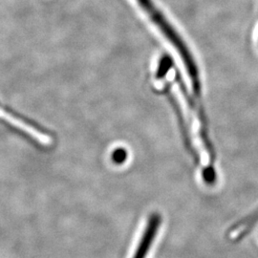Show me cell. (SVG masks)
I'll list each match as a JSON object with an SVG mask.
<instances>
[{
  "mask_svg": "<svg viewBox=\"0 0 258 258\" xmlns=\"http://www.w3.org/2000/svg\"><path fill=\"white\" fill-rule=\"evenodd\" d=\"M137 2L143 10L148 14L149 19H151L157 27L160 29V31L166 37V39L178 51L192 83L194 95L198 102L202 103L200 75L198 71V67L195 63L194 56L190 54V51L188 50L187 45L185 44L182 37L177 33L175 29L170 24V22L166 19L165 15L157 8L156 5L151 0H137Z\"/></svg>",
  "mask_w": 258,
  "mask_h": 258,
  "instance_id": "6da1fadb",
  "label": "cell"
},
{
  "mask_svg": "<svg viewBox=\"0 0 258 258\" xmlns=\"http://www.w3.org/2000/svg\"><path fill=\"white\" fill-rule=\"evenodd\" d=\"M161 224H162V216L158 212L152 213L148 219L147 228L143 233L142 238L140 240L138 248L136 249L133 258L147 257L148 251L151 248V244L153 243V241L156 237L157 232Z\"/></svg>",
  "mask_w": 258,
  "mask_h": 258,
  "instance_id": "7a4b0ae2",
  "label": "cell"
},
{
  "mask_svg": "<svg viewBox=\"0 0 258 258\" xmlns=\"http://www.w3.org/2000/svg\"><path fill=\"white\" fill-rule=\"evenodd\" d=\"M165 92H166L167 99L169 100V102L171 103V106H172L173 110L175 112L176 117H177L178 121H179V127H180L182 136H183L185 149L187 150V152L190 154V156L194 159V162L195 163V165L199 166V165H200V155L197 153L196 149L194 148V145H192L191 139H190V136H189L188 128H187V125H186L185 120H184V115L182 114V110H181V108H180L178 102H176L173 95L170 93V91H168V88H167V87H166Z\"/></svg>",
  "mask_w": 258,
  "mask_h": 258,
  "instance_id": "3957f363",
  "label": "cell"
},
{
  "mask_svg": "<svg viewBox=\"0 0 258 258\" xmlns=\"http://www.w3.org/2000/svg\"><path fill=\"white\" fill-rule=\"evenodd\" d=\"M258 221V209L256 211L249 214L246 218L237 224H235L231 228V237L235 241H239L241 238L246 236V234L250 231V229L255 225Z\"/></svg>",
  "mask_w": 258,
  "mask_h": 258,
  "instance_id": "277c9868",
  "label": "cell"
},
{
  "mask_svg": "<svg viewBox=\"0 0 258 258\" xmlns=\"http://www.w3.org/2000/svg\"><path fill=\"white\" fill-rule=\"evenodd\" d=\"M203 179L205 183L209 185H212L216 182V172L213 166L205 167L203 170Z\"/></svg>",
  "mask_w": 258,
  "mask_h": 258,
  "instance_id": "5b68a950",
  "label": "cell"
},
{
  "mask_svg": "<svg viewBox=\"0 0 258 258\" xmlns=\"http://www.w3.org/2000/svg\"><path fill=\"white\" fill-rule=\"evenodd\" d=\"M126 158H127V152L124 148H117L112 153V161L117 165L123 164L126 161Z\"/></svg>",
  "mask_w": 258,
  "mask_h": 258,
  "instance_id": "8992f818",
  "label": "cell"
}]
</instances>
